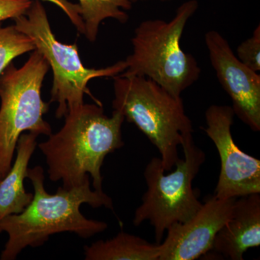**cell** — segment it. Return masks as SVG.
Returning a JSON list of instances; mask_svg holds the SVG:
<instances>
[{
	"label": "cell",
	"instance_id": "6da1fadb",
	"mask_svg": "<svg viewBox=\"0 0 260 260\" xmlns=\"http://www.w3.org/2000/svg\"><path fill=\"white\" fill-rule=\"evenodd\" d=\"M27 178L34 189L30 204L21 213L0 220V229L8 236L2 260H14L25 248L42 246L51 236L59 233H74L87 239L107 230L106 222L87 218L80 212L84 203L94 208L114 209L109 195L90 188L89 177L71 189L61 186L55 194L46 190L44 171L40 166L28 169Z\"/></svg>",
	"mask_w": 260,
	"mask_h": 260
},
{
	"label": "cell",
	"instance_id": "7a4b0ae2",
	"mask_svg": "<svg viewBox=\"0 0 260 260\" xmlns=\"http://www.w3.org/2000/svg\"><path fill=\"white\" fill-rule=\"evenodd\" d=\"M64 125L38 144L45 156L49 179L61 181L65 189L83 184L89 177L93 189L103 191L102 167L106 157L124 146L121 126L124 117L113 110L104 114L102 104H85L70 111Z\"/></svg>",
	"mask_w": 260,
	"mask_h": 260
},
{
	"label": "cell",
	"instance_id": "3957f363",
	"mask_svg": "<svg viewBox=\"0 0 260 260\" xmlns=\"http://www.w3.org/2000/svg\"><path fill=\"white\" fill-rule=\"evenodd\" d=\"M198 8V0H189L178 8L170 21L150 19L140 23L131 39L133 52L125 59L126 69L120 75L148 78L181 96L201 75L194 56L181 46L186 24Z\"/></svg>",
	"mask_w": 260,
	"mask_h": 260
},
{
	"label": "cell",
	"instance_id": "277c9868",
	"mask_svg": "<svg viewBox=\"0 0 260 260\" xmlns=\"http://www.w3.org/2000/svg\"><path fill=\"white\" fill-rule=\"evenodd\" d=\"M112 78L113 110L120 112L148 138L158 149L164 170H172L180 158L179 147L193 133L182 99L145 77L118 75Z\"/></svg>",
	"mask_w": 260,
	"mask_h": 260
},
{
	"label": "cell",
	"instance_id": "5b68a950",
	"mask_svg": "<svg viewBox=\"0 0 260 260\" xmlns=\"http://www.w3.org/2000/svg\"><path fill=\"white\" fill-rule=\"evenodd\" d=\"M14 21L16 28L32 39L36 49L44 56L52 70L50 102L57 103V119L83 105L85 95L91 97L96 104H102L90 93L89 82L95 78H114L126 69L125 60L102 69L85 68L76 43L65 44L56 39L40 0H32L26 14L14 19Z\"/></svg>",
	"mask_w": 260,
	"mask_h": 260
},
{
	"label": "cell",
	"instance_id": "8992f818",
	"mask_svg": "<svg viewBox=\"0 0 260 260\" xmlns=\"http://www.w3.org/2000/svg\"><path fill=\"white\" fill-rule=\"evenodd\" d=\"M181 146L184 158L178 160L175 170L170 174H165L160 157H153L147 164L146 191L135 212L133 224L139 226L148 220L158 244L169 228L187 221L203 205L192 181L205 161V153L195 144L192 134L186 135Z\"/></svg>",
	"mask_w": 260,
	"mask_h": 260
},
{
	"label": "cell",
	"instance_id": "52a82bcc",
	"mask_svg": "<svg viewBox=\"0 0 260 260\" xmlns=\"http://www.w3.org/2000/svg\"><path fill=\"white\" fill-rule=\"evenodd\" d=\"M50 68L37 49L20 68L13 62L0 76V179L9 172L20 135L24 132L49 136L44 120L49 103L42 97L43 82Z\"/></svg>",
	"mask_w": 260,
	"mask_h": 260
},
{
	"label": "cell",
	"instance_id": "ba28073f",
	"mask_svg": "<svg viewBox=\"0 0 260 260\" xmlns=\"http://www.w3.org/2000/svg\"><path fill=\"white\" fill-rule=\"evenodd\" d=\"M234 110L231 106L211 105L207 109L205 133L213 141L220 159V172L215 190L219 199L260 193V160L244 153L233 138Z\"/></svg>",
	"mask_w": 260,
	"mask_h": 260
},
{
	"label": "cell",
	"instance_id": "9c48e42d",
	"mask_svg": "<svg viewBox=\"0 0 260 260\" xmlns=\"http://www.w3.org/2000/svg\"><path fill=\"white\" fill-rule=\"evenodd\" d=\"M205 42L219 83L232 99L234 114L252 131H260V75L238 59L217 30L207 32Z\"/></svg>",
	"mask_w": 260,
	"mask_h": 260
},
{
	"label": "cell",
	"instance_id": "30bf717a",
	"mask_svg": "<svg viewBox=\"0 0 260 260\" xmlns=\"http://www.w3.org/2000/svg\"><path fill=\"white\" fill-rule=\"evenodd\" d=\"M236 198L210 197L192 218L168 229L158 260H194L212 250L219 231L232 215Z\"/></svg>",
	"mask_w": 260,
	"mask_h": 260
},
{
	"label": "cell",
	"instance_id": "8fae6325",
	"mask_svg": "<svg viewBox=\"0 0 260 260\" xmlns=\"http://www.w3.org/2000/svg\"><path fill=\"white\" fill-rule=\"evenodd\" d=\"M260 245V193L236 198L232 215L214 240L211 251L231 260L244 259L250 248Z\"/></svg>",
	"mask_w": 260,
	"mask_h": 260
},
{
	"label": "cell",
	"instance_id": "7c38bea8",
	"mask_svg": "<svg viewBox=\"0 0 260 260\" xmlns=\"http://www.w3.org/2000/svg\"><path fill=\"white\" fill-rule=\"evenodd\" d=\"M39 135L23 133L16 145V158L9 172L0 179V220L18 214L29 204L34 194L25 191L24 181L28 177V164L38 146Z\"/></svg>",
	"mask_w": 260,
	"mask_h": 260
},
{
	"label": "cell",
	"instance_id": "4fadbf2b",
	"mask_svg": "<svg viewBox=\"0 0 260 260\" xmlns=\"http://www.w3.org/2000/svg\"><path fill=\"white\" fill-rule=\"evenodd\" d=\"M86 260H158L160 244L121 232L107 240L84 247Z\"/></svg>",
	"mask_w": 260,
	"mask_h": 260
},
{
	"label": "cell",
	"instance_id": "5bb4252c",
	"mask_svg": "<svg viewBox=\"0 0 260 260\" xmlns=\"http://www.w3.org/2000/svg\"><path fill=\"white\" fill-rule=\"evenodd\" d=\"M80 16L85 25V36L90 42L96 41L99 27L112 18L121 23L129 20L126 11L132 8L131 0H79Z\"/></svg>",
	"mask_w": 260,
	"mask_h": 260
},
{
	"label": "cell",
	"instance_id": "9a60e30c",
	"mask_svg": "<svg viewBox=\"0 0 260 260\" xmlns=\"http://www.w3.org/2000/svg\"><path fill=\"white\" fill-rule=\"evenodd\" d=\"M35 49L32 39L15 25H0V76L15 58Z\"/></svg>",
	"mask_w": 260,
	"mask_h": 260
},
{
	"label": "cell",
	"instance_id": "2e32d148",
	"mask_svg": "<svg viewBox=\"0 0 260 260\" xmlns=\"http://www.w3.org/2000/svg\"><path fill=\"white\" fill-rule=\"evenodd\" d=\"M237 56L243 64L254 70L260 71V25L254 29L252 36L239 44Z\"/></svg>",
	"mask_w": 260,
	"mask_h": 260
},
{
	"label": "cell",
	"instance_id": "e0dca14e",
	"mask_svg": "<svg viewBox=\"0 0 260 260\" xmlns=\"http://www.w3.org/2000/svg\"><path fill=\"white\" fill-rule=\"evenodd\" d=\"M32 0H0V23L26 14Z\"/></svg>",
	"mask_w": 260,
	"mask_h": 260
},
{
	"label": "cell",
	"instance_id": "ac0fdd59",
	"mask_svg": "<svg viewBox=\"0 0 260 260\" xmlns=\"http://www.w3.org/2000/svg\"><path fill=\"white\" fill-rule=\"evenodd\" d=\"M56 5L67 15L70 21L80 34L85 35V25L81 16L79 5L70 3L68 0H43Z\"/></svg>",
	"mask_w": 260,
	"mask_h": 260
},
{
	"label": "cell",
	"instance_id": "d6986e66",
	"mask_svg": "<svg viewBox=\"0 0 260 260\" xmlns=\"http://www.w3.org/2000/svg\"><path fill=\"white\" fill-rule=\"evenodd\" d=\"M132 3H133V2H137L139 1V0H131ZM141 1H143V0H141ZM161 1H170V0H161ZM172 1V0H171Z\"/></svg>",
	"mask_w": 260,
	"mask_h": 260
},
{
	"label": "cell",
	"instance_id": "ffe728a7",
	"mask_svg": "<svg viewBox=\"0 0 260 260\" xmlns=\"http://www.w3.org/2000/svg\"><path fill=\"white\" fill-rule=\"evenodd\" d=\"M2 232H2L1 229H0V233H2Z\"/></svg>",
	"mask_w": 260,
	"mask_h": 260
}]
</instances>
